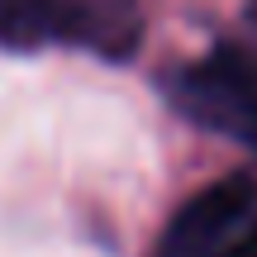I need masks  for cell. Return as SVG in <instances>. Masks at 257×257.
I'll use <instances>...</instances> for the list:
<instances>
[{"mask_svg": "<svg viewBox=\"0 0 257 257\" xmlns=\"http://www.w3.org/2000/svg\"><path fill=\"white\" fill-rule=\"evenodd\" d=\"M143 38L134 0H0V43L34 48H86L100 57H128Z\"/></svg>", "mask_w": 257, "mask_h": 257, "instance_id": "1", "label": "cell"}, {"mask_svg": "<svg viewBox=\"0 0 257 257\" xmlns=\"http://www.w3.org/2000/svg\"><path fill=\"white\" fill-rule=\"evenodd\" d=\"M172 105L200 128L243 143L257 157V48L219 43L167 81Z\"/></svg>", "mask_w": 257, "mask_h": 257, "instance_id": "2", "label": "cell"}, {"mask_svg": "<svg viewBox=\"0 0 257 257\" xmlns=\"http://www.w3.org/2000/svg\"><path fill=\"white\" fill-rule=\"evenodd\" d=\"M252 214H257V181L252 176H219L172 214L153 257H224L233 233Z\"/></svg>", "mask_w": 257, "mask_h": 257, "instance_id": "3", "label": "cell"}, {"mask_svg": "<svg viewBox=\"0 0 257 257\" xmlns=\"http://www.w3.org/2000/svg\"><path fill=\"white\" fill-rule=\"evenodd\" d=\"M224 257H257V214L243 224L238 233H233V243L224 248Z\"/></svg>", "mask_w": 257, "mask_h": 257, "instance_id": "4", "label": "cell"}, {"mask_svg": "<svg viewBox=\"0 0 257 257\" xmlns=\"http://www.w3.org/2000/svg\"><path fill=\"white\" fill-rule=\"evenodd\" d=\"M248 15H252V24H257V0H248Z\"/></svg>", "mask_w": 257, "mask_h": 257, "instance_id": "5", "label": "cell"}]
</instances>
